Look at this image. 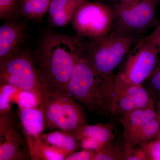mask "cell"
Returning a JSON list of instances; mask_svg holds the SVG:
<instances>
[{
	"mask_svg": "<svg viewBox=\"0 0 160 160\" xmlns=\"http://www.w3.org/2000/svg\"><path fill=\"white\" fill-rule=\"evenodd\" d=\"M85 39L53 31L40 37L32 55L50 93L69 94L68 82Z\"/></svg>",
	"mask_w": 160,
	"mask_h": 160,
	"instance_id": "cell-1",
	"label": "cell"
},
{
	"mask_svg": "<svg viewBox=\"0 0 160 160\" xmlns=\"http://www.w3.org/2000/svg\"><path fill=\"white\" fill-rule=\"evenodd\" d=\"M143 37L113 28L102 38H86V53L89 62L103 79L112 82L115 70L122 62L129 50Z\"/></svg>",
	"mask_w": 160,
	"mask_h": 160,
	"instance_id": "cell-2",
	"label": "cell"
},
{
	"mask_svg": "<svg viewBox=\"0 0 160 160\" xmlns=\"http://www.w3.org/2000/svg\"><path fill=\"white\" fill-rule=\"evenodd\" d=\"M0 84H8L33 93L44 110L49 94L35 62L32 53L21 48L0 60Z\"/></svg>",
	"mask_w": 160,
	"mask_h": 160,
	"instance_id": "cell-3",
	"label": "cell"
},
{
	"mask_svg": "<svg viewBox=\"0 0 160 160\" xmlns=\"http://www.w3.org/2000/svg\"><path fill=\"white\" fill-rule=\"evenodd\" d=\"M160 53V48L147 37L142 38L129 50L114 74L112 81L113 96L131 86L143 85L157 65Z\"/></svg>",
	"mask_w": 160,
	"mask_h": 160,
	"instance_id": "cell-4",
	"label": "cell"
},
{
	"mask_svg": "<svg viewBox=\"0 0 160 160\" xmlns=\"http://www.w3.org/2000/svg\"><path fill=\"white\" fill-rule=\"evenodd\" d=\"M86 38L76 59L68 86V93L90 111L97 110L98 96L106 81L98 74L89 62Z\"/></svg>",
	"mask_w": 160,
	"mask_h": 160,
	"instance_id": "cell-5",
	"label": "cell"
},
{
	"mask_svg": "<svg viewBox=\"0 0 160 160\" xmlns=\"http://www.w3.org/2000/svg\"><path fill=\"white\" fill-rule=\"evenodd\" d=\"M160 2V0L120 1L113 7V28L143 37L146 32L157 26V10Z\"/></svg>",
	"mask_w": 160,
	"mask_h": 160,
	"instance_id": "cell-6",
	"label": "cell"
},
{
	"mask_svg": "<svg viewBox=\"0 0 160 160\" xmlns=\"http://www.w3.org/2000/svg\"><path fill=\"white\" fill-rule=\"evenodd\" d=\"M114 19L113 7L86 0L78 7L71 22L77 35L96 39L109 34L113 28Z\"/></svg>",
	"mask_w": 160,
	"mask_h": 160,
	"instance_id": "cell-7",
	"label": "cell"
},
{
	"mask_svg": "<svg viewBox=\"0 0 160 160\" xmlns=\"http://www.w3.org/2000/svg\"><path fill=\"white\" fill-rule=\"evenodd\" d=\"M44 111L47 130L72 132L88 124L82 109L67 93H49Z\"/></svg>",
	"mask_w": 160,
	"mask_h": 160,
	"instance_id": "cell-8",
	"label": "cell"
},
{
	"mask_svg": "<svg viewBox=\"0 0 160 160\" xmlns=\"http://www.w3.org/2000/svg\"><path fill=\"white\" fill-rule=\"evenodd\" d=\"M153 103L154 100L145 86H132L115 93L109 113L122 117L127 112L146 108Z\"/></svg>",
	"mask_w": 160,
	"mask_h": 160,
	"instance_id": "cell-9",
	"label": "cell"
},
{
	"mask_svg": "<svg viewBox=\"0 0 160 160\" xmlns=\"http://www.w3.org/2000/svg\"><path fill=\"white\" fill-rule=\"evenodd\" d=\"M27 37V25L20 18L6 21L0 28V60L22 48Z\"/></svg>",
	"mask_w": 160,
	"mask_h": 160,
	"instance_id": "cell-10",
	"label": "cell"
},
{
	"mask_svg": "<svg viewBox=\"0 0 160 160\" xmlns=\"http://www.w3.org/2000/svg\"><path fill=\"white\" fill-rule=\"evenodd\" d=\"M16 124L0 133V160H31Z\"/></svg>",
	"mask_w": 160,
	"mask_h": 160,
	"instance_id": "cell-11",
	"label": "cell"
},
{
	"mask_svg": "<svg viewBox=\"0 0 160 160\" xmlns=\"http://www.w3.org/2000/svg\"><path fill=\"white\" fill-rule=\"evenodd\" d=\"M86 0H51L48 9L49 23L53 27H63L71 22L75 12Z\"/></svg>",
	"mask_w": 160,
	"mask_h": 160,
	"instance_id": "cell-12",
	"label": "cell"
},
{
	"mask_svg": "<svg viewBox=\"0 0 160 160\" xmlns=\"http://www.w3.org/2000/svg\"><path fill=\"white\" fill-rule=\"evenodd\" d=\"M157 118L155 103L146 108L135 109L123 115L120 121L123 126L124 142L138 129Z\"/></svg>",
	"mask_w": 160,
	"mask_h": 160,
	"instance_id": "cell-13",
	"label": "cell"
},
{
	"mask_svg": "<svg viewBox=\"0 0 160 160\" xmlns=\"http://www.w3.org/2000/svg\"><path fill=\"white\" fill-rule=\"evenodd\" d=\"M18 107V116L24 135L37 136L45 129L44 111L41 106L32 108Z\"/></svg>",
	"mask_w": 160,
	"mask_h": 160,
	"instance_id": "cell-14",
	"label": "cell"
},
{
	"mask_svg": "<svg viewBox=\"0 0 160 160\" xmlns=\"http://www.w3.org/2000/svg\"><path fill=\"white\" fill-rule=\"evenodd\" d=\"M38 136H31L25 135L31 160H65L67 157L66 154L47 144Z\"/></svg>",
	"mask_w": 160,
	"mask_h": 160,
	"instance_id": "cell-15",
	"label": "cell"
},
{
	"mask_svg": "<svg viewBox=\"0 0 160 160\" xmlns=\"http://www.w3.org/2000/svg\"><path fill=\"white\" fill-rule=\"evenodd\" d=\"M39 137L56 149L66 156L76 151L79 147V142L70 132L53 130L46 133H41Z\"/></svg>",
	"mask_w": 160,
	"mask_h": 160,
	"instance_id": "cell-16",
	"label": "cell"
},
{
	"mask_svg": "<svg viewBox=\"0 0 160 160\" xmlns=\"http://www.w3.org/2000/svg\"><path fill=\"white\" fill-rule=\"evenodd\" d=\"M114 129L112 124L100 123L91 125L87 124L71 133L78 141L84 138H89L106 145L114 141Z\"/></svg>",
	"mask_w": 160,
	"mask_h": 160,
	"instance_id": "cell-17",
	"label": "cell"
},
{
	"mask_svg": "<svg viewBox=\"0 0 160 160\" xmlns=\"http://www.w3.org/2000/svg\"><path fill=\"white\" fill-rule=\"evenodd\" d=\"M160 130V122L158 117L145 124L133 132L124 142V151L137 145L155 139Z\"/></svg>",
	"mask_w": 160,
	"mask_h": 160,
	"instance_id": "cell-18",
	"label": "cell"
},
{
	"mask_svg": "<svg viewBox=\"0 0 160 160\" xmlns=\"http://www.w3.org/2000/svg\"><path fill=\"white\" fill-rule=\"evenodd\" d=\"M51 0H19L22 16L34 23L42 22L48 13Z\"/></svg>",
	"mask_w": 160,
	"mask_h": 160,
	"instance_id": "cell-19",
	"label": "cell"
},
{
	"mask_svg": "<svg viewBox=\"0 0 160 160\" xmlns=\"http://www.w3.org/2000/svg\"><path fill=\"white\" fill-rule=\"evenodd\" d=\"M124 146L122 147L113 141L96 152L94 160H124Z\"/></svg>",
	"mask_w": 160,
	"mask_h": 160,
	"instance_id": "cell-20",
	"label": "cell"
},
{
	"mask_svg": "<svg viewBox=\"0 0 160 160\" xmlns=\"http://www.w3.org/2000/svg\"><path fill=\"white\" fill-rule=\"evenodd\" d=\"M22 16L19 0H0V20L7 21Z\"/></svg>",
	"mask_w": 160,
	"mask_h": 160,
	"instance_id": "cell-21",
	"label": "cell"
},
{
	"mask_svg": "<svg viewBox=\"0 0 160 160\" xmlns=\"http://www.w3.org/2000/svg\"><path fill=\"white\" fill-rule=\"evenodd\" d=\"M20 90L9 84H0V114L12 111V98Z\"/></svg>",
	"mask_w": 160,
	"mask_h": 160,
	"instance_id": "cell-22",
	"label": "cell"
},
{
	"mask_svg": "<svg viewBox=\"0 0 160 160\" xmlns=\"http://www.w3.org/2000/svg\"><path fill=\"white\" fill-rule=\"evenodd\" d=\"M146 89L155 103L160 101V60L149 77L146 80Z\"/></svg>",
	"mask_w": 160,
	"mask_h": 160,
	"instance_id": "cell-23",
	"label": "cell"
},
{
	"mask_svg": "<svg viewBox=\"0 0 160 160\" xmlns=\"http://www.w3.org/2000/svg\"><path fill=\"white\" fill-rule=\"evenodd\" d=\"M16 102L18 106L24 108L42 107L39 100L34 94L29 92L20 90L17 95Z\"/></svg>",
	"mask_w": 160,
	"mask_h": 160,
	"instance_id": "cell-24",
	"label": "cell"
},
{
	"mask_svg": "<svg viewBox=\"0 0 160 160\" xmlns=\"http://www.w3.org/2000/svg\"><path fill=\"white\" fill-rule=\"evenodd\" d=\"M146 150L148 160H160V139H155L142 144Z\"/></svg>",
	"mask_w": 160,
	"mask_h": 160,
	"instance_id": "cell-25",
	"label": "cell"
},
{
	"mask_svg": "<svg viewBox=\"0 0 160 160\" xmlns=\"http://www.w3.org/2000/svg\"><path fill=\"white\" fill-rule=\"evenodd\" d=\"M124 160H148L142 145H137L124 151Z\"/></svg>",
	"mask_w": 160,
	"mask_h": 160,
	"instance_id": "cell-26",
	"label": "cell"
},
{
	"mask_svg": "<svg viewBox=\"0 0 160 160\" xmlns=\"http://www.w3.org/2000/svg\"><path fill=\"white\" fill-rule=\"evenodd\" d=\"M96 152L83 149L67 156L65 160H94Z\"/></svg>",
	"mask_w": 160,
	"mask_h": 160,
	"instance_id": "cell-27",
	"label": "cell"
},
{
	"mask_svg": "<svg viewBox=\"0 0 160 160\" xmlns=\"http://www.w3.org/2000/svg\"><path fill=\"white\" fill-rule=\"evenodd\" d=\"M79 147L82 149L97 152L103 148L105 145L101 144L91 138H86L79 141Z\"/></svg>",
	"mask_w": 160,
	"mask_h": 160,
	"instance_id": "cell-28",
	"label": "cell"
},
{
	"mask_svg": "<svg viewBox=\"0 0 160 160\" xmlns=\"http://www.w3.org/2000/svg\"><path fill=\"white\" fill-rule=\"evenodd\" d=\"M147 37L150 41L160 48V24L158 25L151 34Z\"/></svg>",
	"mask_w": 160,
	"mask_h": 160,
	"instance_id": "cell-29",
	"label": "cell"
},
{
	"mask_svg": "<svg viewBox=\"0 0 160 160\" xmlns=\"http://www.w3.org/2000/svg\"><path fill=\"white\" fill-rule=\"evenodd\" d=\"M156 109L157 113V117L160 122V101H159L157 103V106H156ZM155 139H160V130L158 134Z\"/></svg>",
	"mask_w": 160,
	"mask_h": 160,
	"instance_id": "cell-30",
	"label": "cell"
},
{
	"mask_svg": "<svg viewBox=\"0 0 160 160\" xmlns=\"http://www.w3.org/2000/svg\"><path fill=\"white\" fill-rule=\"evenodd\" d=\"M126 1V0H120V1Z\"/></svg>",
	"mask_w": 160,
	"mask_h": 160,
	"instance_id": "cell-31",
	"label": "cell"
}]
</instances>
